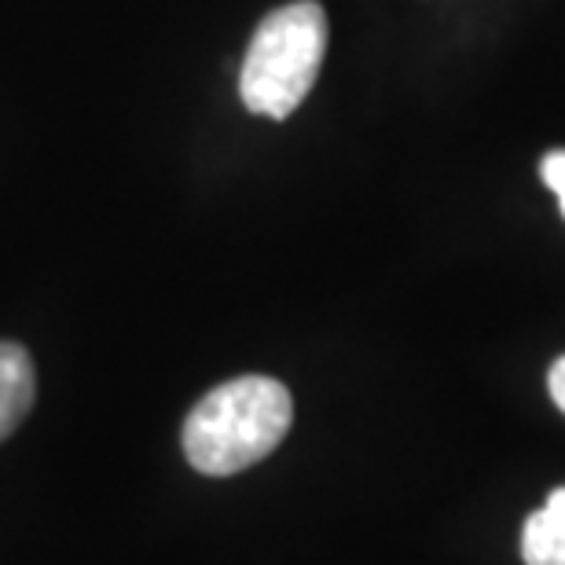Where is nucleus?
I'll list each match as a JSON object with an SVG mask.
<instances>
[{
  "label": "nucleus",
  "instance_id": "nucleus-2",
  "mask_svg": "<svg viewBox=\"0 0 565 565\" xmlns=\"http://www.w3.org/2000/svg\"><path fill=\"white\" fill-rule=\"evenodd\" d=\"M327 55V15L316 0L294 4L262 19L239 71V96L250 115L290 118L312 93Z\"/></svg>",
  "mask_w": 565,
  "mask_h": 565
},
{
  "label": "nucleus",
  "instance_id": "nucleus-1",
  "mask_svg": "<svg viewBox=\"0 0 565 565\" xmlns=\"http://www.w3.org/2000/svg\"><path fill=\"white\" fill-rule=\"evenodd\" d=\"M294 423V401L282 382L243 375L210 390L184 423V456L199 473L232 478L273 456Z\"/></svg>",
  "mask_w": 565,
  "mask_h": 565
},
{
  "label": "nucleus",
  "instance_id": "nucleus-3",
  "mask_svg": "<svg viewBox=\"0 0 565 565\" xmlns=\"http://www.w3.org/2000/svg\"><path fill=\"white\" fill-rule=\"evenodd\" d=\"M33 360L22 345L0 342V440L11 437L33 408Z\"/></svg>",
  "mask_w": 565,
  "mask_h": 565
},
{
  "label": "nucleus",
  "instance_id": "nucleus-4",
  "mask_svg": "<svg viewBox=\"0 0 565 565\" xmlns=\"http://www.w3.org/2000/svg\"><path fill=\"white\" fill-rule=\"evenodd\" d=\"M525 565H565V489H555L547 503L525 522L522 533Z\"/></svg>",
  "mask_w": 565,
  "mask_h": 565
},
{
  "label": "nucleus",
  "instance_id": "nucleus-5",
  "mask_svg": "<svg viewBox=\"0 0 565 565\" xmlns=\"http://www.w3.org/2000/svg\"><path fill=\"white\" fill-rule=\"evenodd\" d=\"M540 173H544V184L555 191L558 210H562V217H565V151H551L544 158V166H540Z\"/></svg>",
  "mask_w": 565,
  "mask_h": 565
},
{
  "label": "nucleus",
  "instance_id": "nucleus-6",
  "mask_svg": "<svg viewBox=\"0 0 565 565\" xmlns=\"http://www.w3.org/2000/svg\"><path fill=\"white\" fill-rule=\"evenodd\" d=\"M547 390H551V401L558 404L562 415H565V356L555 360V367H551V375H547Z\"/></svg>",
  "mask_w": 565,
  "mask_h": 565
}]
</instances>
